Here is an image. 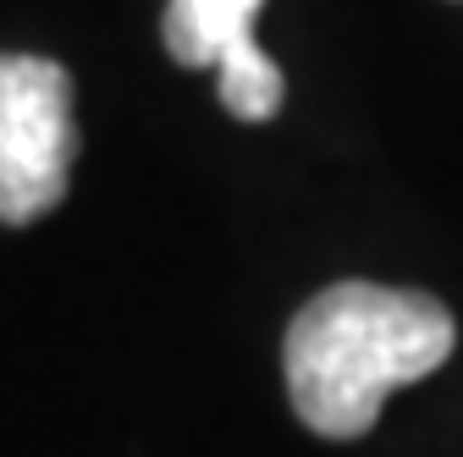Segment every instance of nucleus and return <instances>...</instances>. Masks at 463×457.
<instances>
[{"instance_id":"nucleus-2","label":"nucleus","mask_w":463,"mask_h":457,"mask_svg":"<svg viewBox=\"0 0 463 457\" xmlns=\"http://www.w3.org/2000/svg\"><path fill=\"white\" fill-rule=\"evenodd\" d=\"M78 160L72 78L44 55H0V220L28 226L67 199Z\"/></svg>"},{"instance_id":"nucleus-3","label":"nucleus","mask_w":463,"mask_h":457,"mask_svg":"<svg viewBox=\"0 0 463 457\" xmlns=\"http://www.w3.org/2000/svg\"><path fill=\"white\" fill-rule=\"evenodd\" d=\"M265 0H165V50L183 67H215L232 44L254 39Z\"/></svg>"},{"instance_id":"nucleus-1","label":"nucleus","mask_w":463,"mask_h":457,"mask_svg":"<svg viewBox=\"0 0 463 457\" xmlns=\"http://www.w3.org/2000/svg\"><path fill=\"white\" fill-rule=\"evenodd\" d=\"M452 336V314L425 293L375 281L326 287L287 325L281 364L293 414L326 441H354L375 424L397 386L447 364Z\"/></svg>"},{"instance_id":"nucleus-4","label":"nucleus","mask_w":463,"mask_h":457,"mask_svg":"<svg viewBox=\"0 0 463 457\" xmlns=\"http://www.w3.org/2000/svg\"><path fill=\"white\" fill-rule=\"evenodd\" d=\"M215 78H221V105L232 110L238 122H270L281 110V72L276 61L260 50V39H243L232 44L221 61H215Z\"/></svg>"}]
</instances>
